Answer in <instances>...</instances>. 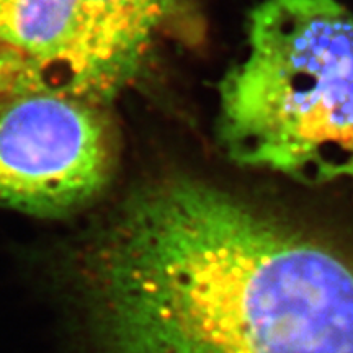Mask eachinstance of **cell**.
Returning <instances> with one entry per match:
<instances>
[{"label":"cell","mask_w":353,"mask_h":353,"mask_svg":"<svg viewBox=\"0 0 353 353\" xmlns=\"http://www.w3.org/2000/svg\"><path fill=\"white\" fill-rule=\"evenodd\" d=\"M92 353H353V262L198 176L139 185L74 262Z\"/></svg>","instance_id":"6da1fadb"},{"label":"cell","mask_w":353,"mask_h":353,"mask_svg":"<svg viewBox=\"0 0 353 353\" xmlns=\"http://www.w3.org/2000/svg\"><path fill=\"white\" fill-rule=\"evenodd\" d=\"M218 134L237 164L304 183L353 179V12L262 0L219 83Z\"/></svg>","instance_id":"7a4b0ae2"},{"label":"cell","mask_w":353,"mask_h":353,"mask_svg":"<svg viewBox=\"0 0 353 353\" xmlns=\"http://www.w3.org/2000/svg\"><path fill=\"white\" fill-rule=\"evenodd\" d=\"M117 134L99 103L61 88L0 92V206L64 218L112 182Z\"/></svg>","instance_id":"3957f363"},{"label":"cell","mask_w":353,"mask_h":353,"mask_svg":"<svg viewBox=\"0 0 353 353\" xmlns=\"http://www.w3.org/2000/svg\"><path fill=\"white\" fill-rule=\"evenodd\" d=\"M174 0H77L63 92L101 105L131 81Z\"/></svg>","instance_id":"277c9868"},{"label":"cell","mask_w":353,"mask_h":353,"mask_svg":"<svg viewBox=\"0 0 353 353\" xmlns=\"http://www.w3.org/2000/svg\"><path fill=\"white\" fill-rule=\"evenodd\" d=\"M77 26V0H0V44L28 68L63 65Z\"/></svg>","instance_id":"5b68a950"}]
</instances>
